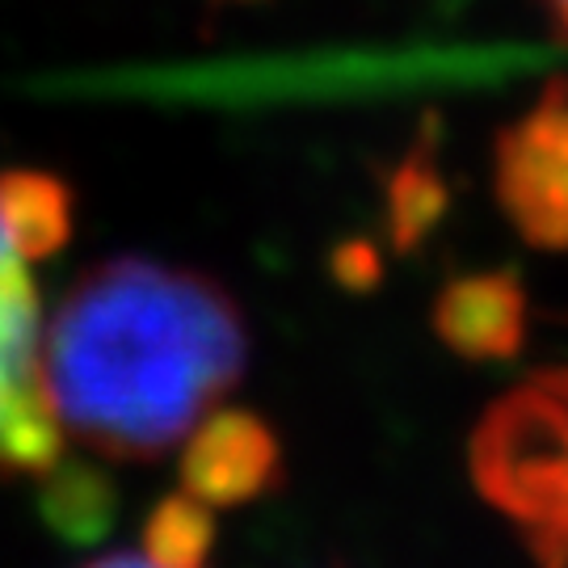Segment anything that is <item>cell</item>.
Wrapping results in <instances>:
<instances>
[{"label":"cell","mask_w":568,"mask_h":568,"mask_svg":"<svg viewBox=\"0 0 568 568\" xmlns=\"http://www.w3.org/2000/svg\"><path fill=\"white\" fill-rule=\"evenodd\" d=\"M244 312L215 278L110 257L68 286L42 325V371L60 429L110 464H148L241 384Z\"/></svg>","instance_id":"obj_1"},{"label":"cell","mask_w":568,"mask_h":568,"mask_svg":"<svg viewBox=\"0 0 568 568\" xmlns=\"http://www.w3.org/2000/svg\"><path fill=\"white\" fill-rule=\"evenodd\" d=\"M471 476L539 568H568V371L506 392L471 434Z\"/></svg>","instance_id":"obj_2"},{"label":"cell","mask_w":568,"mask_h":568,"mask_svg":"<svg viewBox=\"0 0 568 568\" xmlns=\"http://www.w3.org/2000/svg\"><path fill=\"white\" fill-rule=\"evenodd\" d=\"M30 262L39 257L0 190V471H30L60 443L42 371V316Z\"/></svg>","instance_id":"obj_3"},{"label":"cell","mask_w":568,"mask_h":568,"mask_svg":"<svg viewBox=\"0 0 568 568\" xmlns=\"http://www.w3.org/2000/svg\"><path fill=\"white\" fill-rule=\"evenodd\" d=\"M497 206L527 244L568 253V89L551 84L493 143Z\"/></svg>","instance_id":"obj_4"},{"label":"cell","mask_w":568,"mask_h":568,"mask_svg":"<svg viewBox=\"0 0 568 568\" xmlns=\"http://www.w3.org/2000/svg\"><path fill=\"white\" fill-rule=\"evenodd\" d=\"M283 471V450L274 434L253 413H211L203 426L190 434L182 464V488L194 493L211 509L241 506L274 488Z\"/></svg>","instance_id":"obj_5"},{"label":"cell","mask_w":568,"mask_h":568,"mask_svg":"<svg viewBox=\"0 0 568 568\" xmlns=\"http://www.w3.org/2000/svg\"><path fill=\"white\" fill-rule=\"evenodd\" d=\"M434 328L464 358H506L527 333V295L514 274H471L443 291Z\"/></svg>","instance_id":"obj_6"},{"label":"cell","mask_w":568,"mask_h":568,"mask_svg":"<svg viewBox=\"0 0 568 568\" xmlns=\"http://www.w3.org/2000/svg\"><path fill=\"white\" fill-rule=\"evenodd\" d=\"M211 544H215L211 506L199 501L194 493H185V488L164 497L161 506L152 509L148 530H143V548L173 568H206Z\"/></svg>","instance_id":"obj_7"},{"label":"cell","mask_w":568,"mask_h":568,"mask_svg":"<svg viewBox=\"0 0 568 568\" xmlns=\"http://www.w3.org/2000/svg\"><path fill=\"white\" fill-rule=\"evenodd\" d=\"M84 568H173V565H164L148 548H140V551H114V556H102V560H93V565Z\"/></svg>","instance_id":"obj_8"},{"label":"cell","mask_w":568,"mask_h":568,"mask_svg":"<svg viewBox=\"0 0 568 568\" xmlns=\"http://www.w3.org/2000/svg\"><path fill=\"white\" fill-rule=\"evenodd\" d=\"M544 4H548V18L556 21V30H560L568 42V0H544Z\"/></svg>","instance_id":"obj_9"}]
</instances>
